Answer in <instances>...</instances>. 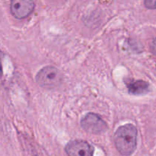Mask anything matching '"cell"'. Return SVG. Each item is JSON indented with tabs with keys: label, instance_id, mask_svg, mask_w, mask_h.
I'll return each instance as SVG.
<instances>
[{
	"label": "cell",
	"instance_id": "cell-4",
	"mask_svg": "<svg viewBox=\"0 0 156 156\" xmlns=\"http://www.w3.org/2000/svg\"><path fill=\"white\" fill-rule=\"evenodd\" d=\"M34 8V0H11V12L18 19H22L28 16L33 12Z\"/></svg>",
	"mask_w": 156,
	"mask_h": 156
},
{
	"label": "cell",
	"instance_id": "cell-1",
	"mask_svg": "<svg viewBox=\"0 0 156 156\" xmlns=\"http://www.w3.org/2000/svg\"><path fill=\"white\" fill-rule=\"evenodd\" d=\"M137 129L131 123L121 126L114 134V143L121 155L128 156L135 152L137 146Z\"/></svg>",
	"mask_w": 156,
	"mask_h": 156
},
{
	"label": "cell",
	"instance_id": "cell-2",
	"mask_svg": "<svg viewBox=\"0 0 156 156\" xmlns=\"http://www.w3.org/2000/svg\"><path fill=\"white\" fill-rule=\"evenodd\" d=\"M38 85L44 88H55L59 86L63 81L61 72L54 66H46L41 69L36 76Z\"/></svg>",
	"mask_w": 156,
	"mask_h": 156
},
{
	"label": "cell",
	"instance_id": "cell-3",
	"mask_svg": "<svg viewBox=\"0 0 156 156\" xmlns=\"http://www.w3.org/2000/svg\"><path fill=\"white\" fill-rule=\"evenodd\" d=\"M81 126L86 132L92 134H99L107 129V124L98 114L90 113L81 120Z\"/></svg>",
	"mask_w": 156,
	"mask_h": 156
},
{
	"label": "cell",
	"instance_id": "cell-7",
	"mask_svg": "<svg viewBox=\"0 0 156 156\" xmlns=\"http://www.w3.org/2000/svg\"><path fill=\"white\" fill-rule=\"evenodd\" d=\"M145 5L149 9H156V0H145Z\"/></svg>",
	"mask_w": 156,
	"mask_h": 156
},
{
	"label": "cell",
	"instance_id": "cell-8",
	"mask_svg": "<svg viewBox=\"0 0 156 156\" xmlns=\"http://www.w3.org/2000/svg\"><path fill=\"white\" fill-rule=\"evenodd\" d=\"M151 50H152V53L156 56V38L152 42V45H151Z\"/></svg>",
	"mask_w": 156,
	"mask_h": 156
},
{
	"label": "cell",
	"instance_id": "cell-6",
	"mask_svg": "<svg viewBox=\"0 0 156 156\" xmlns=\"http://www.w3.org/2000/svg\"><path fill=\"white\" fill-rule=\"evenodd\" d=\"M126 87L130 94L135 95L145 94L149 91V85L147 82L142 80H131L126 82Z\"/></svg>",
	"mask_w": 156,
	"mask_h": 156
},
{
	"label": "cell",
	"instance_id": "cell-5",
	"mask_svg": "<svg viewBox=\"0 0 156 156\" xmlns=\"http://www.w3.org/2000/svg\"><path fill=\"white\" fill-rule=\"evenodd\" d=\"M65 152L68 156H93V148L86 141L73 140L67 143Z\"/></svg>",
	"mask_w": 156,
	"mask_h": 156
},
{
	"label": "cell",
	"instance_id": "cell-9",
	"mask_svg": "<svg viewBox=\"0 0 156 156\" xmlns=\"http://www.w3.org/2000/svg\"><path fill=\"white\" fill-rule=\"evenodd\" d=\"M2 58H1V53H0V79L2 76Z\"/></svg>",
	"mask_w": 156,
	"mask_h": 156
}]
</instances>
